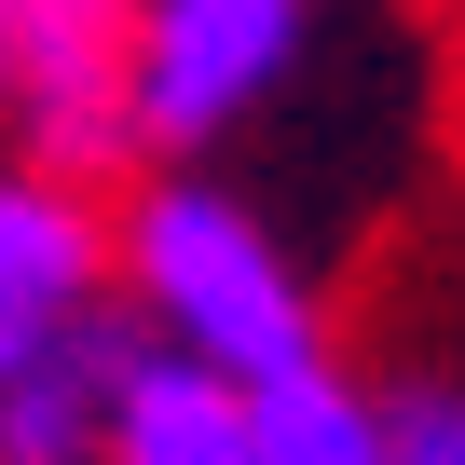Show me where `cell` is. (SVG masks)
I'll return each instance as SVG.
<instances>
[{
    "label": "cell",
    "instance_id": "obj_1",
    "mask_svg": "<svg viewBox=\"0 0 465 465\" xmlns=\"http://www.w3.org/2000/svg\"><path fill=\"white\" fill-rule=\"evenodd\" d=\"M124 261H137V302L164 315V342L205 356V370H232V383H274V370L315 356L302 274L274 261V232L232 205V192H205V178H164V192L137 205Z\"/></svg>",
    "mask_w": 465,
    "mask_h": 465
},
{
    "label": "cell",
    "instance_id": "obj_2",
    "mask_svg": "<svg viewBox=\"0 0 465 465\" xmlns=\"http://www.w3.org/2000/svg\"><path fill=\"white\" fill-rule=\"evenodd\" d=\"M0 96L42 164H110L137 137V0H0Z\"/></svg>",
    "mask_w": 465,
    "mask_h": 465
},
{
    "label": "cell",
    "instance_id": "obj_3",
    "mask_svg": "<svg viewBox=\"0 0 465 465\" xmlns=\"http://www.w3.org/2000/svg\"><path fill=\"white\" fill-rule=\"evenodd\" d=\"M302 55V0H137V137H219Z\"/></svg>",
    "mask_w": 465,
    "mask_h": 465
},
{
    "label": "cell",
    "instance_id": "obj_4",
    "mask_svg": "<svg viewBox=\"0 0 465 465\" xmlns=\"http://www.w3.org/2000/svg\"><path fill=\"white\" fill-rule=\"evenodd\" d=\"M96 302V219L69 178H0V370H28Z\"/></svg>",
    "mask_w": 465,
    "mask_h": 465
},
{
    "label": "cell",
    "instance_id": "obj_5",
    "mask_svg": "<svg viewBox=\"0 0 465 465\" xmlns=\"http://www.w3.org/2000/svg\"><path fill=\"white\" fill-rule=\"evenodd\" d=\"M110 465H261V424H247V383L205 370V356H124L110 383Z\"/></svg>",
    "mask_w": 465,
    "mask_h": 465
},
{
    "label": "cell",
    "instance_id": "obj_6",
    "mask_svg": "<svg viewBox=\"0 0 465 465\" xmlns=\"http://www.w3.org/2000/svg\"><path fill=\"white\" fill-rule=\"evenodd\" d=\"M124 329H96V315H69L28 370H0V465H83L96 438H110V383H124Z\"/></svg>",
    "mask_w": 465,
    "mask_h": 465
},
{
    "label": "cell",
    "instance_id": "obj_7",
    "mask_svg": "<svg viewBox=\"0 0 465 465\" xmlns=\"http://www.w3.org/2000/svg\"><path fill=\"white\" fill-rule=\"evenodd\" d=\"M247 424H261V465H397V424L356 383H329V356L247 383Z\"/></svg>",
    "mask_w": 465,
    "mask_h": 465
},
{
    "label": "cell",
    "instance_id": "obj_8",
    "mask_svg": "<svg viewBox=\"0 0 465 465\" xmlns=\"http://www.w3.org/2000/svg\"><path fill=\"white\" fill-rule=\"evenodd\" d=\"M383 424H397V465H465V397H411Z\"/></svg>",
    "mask_w": 465,
    "mask_h": 465
}]
</instances>
